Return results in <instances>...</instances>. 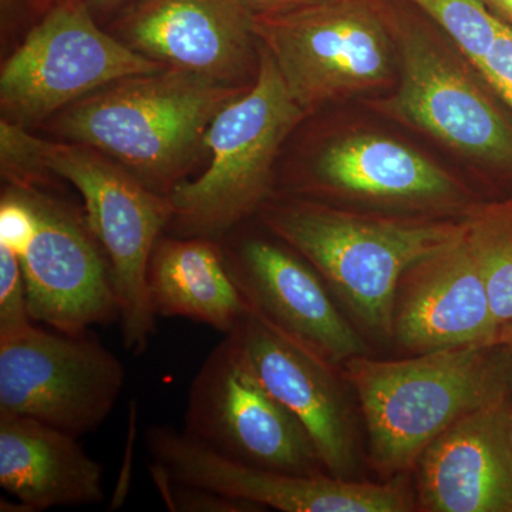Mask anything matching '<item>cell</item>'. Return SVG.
<instances>
[{
  "instance_id": "484cf974",
  "label": "cell",
  "mask_w": 512,
  "mask_h": 512,
  "mask_svg": "<svg viewBox=\"0 0 512 512\" xmlns=\"http://www.w3.org/2000/svg\"><path fill=\"white\" fill-rule=\"evenodd\" d=\"M477 72L495 96L512 110V26L501 20L490 52Z\"/></svg>"
},
{
  "instance_id": "d4e9b609",
  "label": "cell",
  "mask_w": 512,
  "mask_h": 512,
  "mask_svg": "<svg viewBox=\"0 0 512 512\" xmlns=\"http://www.w3.org/2000/svg\"><path fill=\"white\" fill-rule=\"evenodd\" d=\"M32 325L19 256L0 244V336Z\"/></svg>"
},
{
  "instance_id": "6da1fadb",
  "label": "cell",
  "mask_w": 512,
  "mask_h": 512,
  "mask_svg": "<svg viewBox=\"0 0 512 512\" xmlns=\"http://www.w3.org/2000/svg\"><path fill=\"white\" fill-rule=\"evenodd\" d=\"M346 382L365 420L369 456L382 474L416 467L431 441L468 414L512 399V345L484 343L403 360H346Z\"/></svg>"
},
{
  "instance_id": "5bb4252c",
  "label": "cell",
  "mask_w": 512,
  "mask_h": 512,
  "mask_svg": "<svg viewBox=\"0 0 512 512\" xmlns=\"http://www.w3.org/2000/svg\"><path fill=\"white\" fill-rule=\"evenodd\" d=\"M116 36L171 69L244 84L259 53L241 0H143L117 16Z\"/></svg>"
},
{
  "instance_id": "e0dca14e",
  "label": "cell",
  "mask_w": 512,
  "mask_h": 512,
  "mask_svg": "<svg viewBox=\"0 0 512 512\" xmlns=\"http://www.w3.org/2000/svg\"><path fill=\"white\" fill-rule=\"evenodd\" d=\"M416 467L424 511L512 512V399L448 427Z\"/></svg>"
},
{
  "instance_id": "7402d4cb",
  "label": "cell",
  "mask_w": 512,
  "mask_h": 512,
  "mask_svg": "<svg viewBox=\"0 0 512 512\" xmlns=\"http://www.w3.org/2000/svg\"><path fill=\"white\" fill-rule=\"evenodd\" d=\"M430 16L454 47L478 69L490 52L501 19L483 0H409Z\"/></svg>"
},
{
  "instance_id": "ac0fdd59",
  "label": "cell",
  "mask_w": 512,
  "mask_h": 512,
  "mask_svg": "<svg viewBox=\"0 0 512 512\" xmlns=\"http://www.w3.org/2000/svg\"><path fill=\"white\" fill-rule=\"evenodd\" d=\"M320 190L406 210H453L468 194L440 165L414 148L377 134L357 133L326 144L313 160Z\"/></svg>"
},
{
  "instance_id": "4316f807",
  "label": "cell",
  "mask_w": 512,
  "mask_h": 512,
  "mask_svg": "<svg viewBox=\"0 0 512 512\" xmlns=\"http://www.w3.org/2000/svg\"><path fill=\"white\" fill-rule=\"evenodd\" d=\"M252 15H272V13L286 12V10L302 8L319 0H241Z\"/></svg>"
},
{
  "instance_id": "9c48e42d",
  "label": "cell",
  "mask_w": 512,
  "mask_h": 512,
  "mask_svg": "<svg viewBox=\"0 0 512 512\" xmlns=\"http://www.w3.org/2000/svg\"><path fill=\"white\" fill-rule=\"evenodd\" d=\"M126 370L99 339L30 325L0 336V414L29 417L79 439L119 402Z\"/></svg>"
},
{
  "instance_id": "ffe728a7",
  "label": "cell",
  "mask_w": 512,
  "mask_h": 512,
  "mask_svg": "<svg viewBox=\"0 0 512 512\" xmlns=\"http://www.w3.org/2000/svg\"><path fill=\"white\" fill-rule=\"evenodd\" d=\"M147 285L156 316L191 319L225 335L248 311L224 251L212 238L158 239Z\"/></svg>"
},
{
  "instance_id": "44dd1931",
  "label": "cell",
  "mask_w": 512,
  "mask_h": 512,
  "mask_svg": "<svg viewBox=\"0 0 512 512\" xmlns=\"http://www.w3.org/2000/svg\"><path fill=\"white\" fill-rule=\"evenodd\" d=\"M466 220L500 329L512 320V197L477 205L468 210Z\"/></svg>"
},
{
  "instance_id": "f1b7e54d",
  "label": "cell",
  "mask_w": 512,
  "mask_h": 512,
  "mask_svg": "<svg viewBox=\"0 0 512 512\" xmlns=\"http://www.w3.org/2000/svg\"><path fill=\"white\" fill-rule=\"evenodd\" d=\"M483 2L495 16L512 26V0H483Z\"/></svg>"
},
{
  "instance_id": "4dcf8cb0",
  "label": "cell",
  "mask_w": 512,
  "mask_h": 512,
  "mask_svg": "<svg viewBox=\"0 0 512 512\" xmlns=\"http://www.w3.org/2000/svg\"><path fill=\"white\" fill-rule=\"evenodd\" d=\"M29 2L37 12L45 13L56 0H29Z\"/></svg>"
},
{
  "instance_id": "1f68e13d",
  "label": "cell",
  "mask_w": 512,
  "mask_h": 512,
  "mask_svg": "<svg viewBox=\"0 0 512 512\" xmlns=\"http://www.w3.org/2000/svg\"><path fill=\"white\" fill-rule=\"evenodd\" d=\"M16 2H18V0H0V3H2L3 19H5L6 16H9V13L12 12L13 8H15Z\"/></svg>"
},
{
  "instance_id": "52a82bcc",
  "label": "cell",
  "mask_w": 512,
  "mask_h": 512,
  "mask_svg": "<svg viewBox=\"0 0 512 512\" xmlns=\"http://www.w3.org/2000/svg\"><path fill=\"white\" fill-rule=\"evenodd\" d=\"M393 35L399 84L370 107L512 178V123L473 64L394 10Z\"/></svg>"
},
{
  "instance_id": "3957f363",
  "label": "cell",
  "mask_w": 512,
  "mask_h": 512,
  "mask_svg": "<svg viewBox=\"0 0 512 512\" xmlns=\"http://www.w3.org/2000/svg\"><path fill=\"white\" fill-rule=\"evenodd\" d=\"M262 222L319 272L369 332L384 339H393L394 298L402 276L456 244L468 228L466 217L362 214L308 200L264 204Z\"/></svg>"
},
{
  "instance_id": "7a4b0ae2",
  "label": "cell",
  "mask_w": 512,
  "mask_h": 512,
  "mask_svg": "<svg viewBox=\"0 0 512 512\" xmlns=\"http://www.w3.org/2000/svg\"><path fill=\"white\" fill-rule=\"evenodd\" d=\"M249 84L165 67L127 77L60 111L57 136L106 154L158 194L181 183L217 114Z\"/></svg>"
},
{
  "instance_id": "4fadbf2b",
  "label": "cell",
  "mask_w": 512,
  "mask_h": 512,
  "mask_svg": "<svg viewBox=\"0 0 512 512\" xmlns=\"http://www.w3.org/2000/svg\"><path fill=\"white\" fill-rule=\"evenodd\" d=\"M222 251L249 308L279 329L333 365L369 353L359 330L333 301L325 279L295 249L251 237Z\"/></svg>"
},
{
  "instance_id": "7c38bea8",
  "label": "cell",
  "mask_w": 512,
  "mask_h": 512,
  "mask_svg": "<svg viewBox=\"0 0 512 512\" xmlns=\"http://www.w3.org/2000/svg\"><path fill=\"white\" fill-rule=\"evenodd\" d=\"M231 333L259 382L301 421L326 473L349 480L356 467L355 436L335 365L249 306Z\"/></svg>"
},
{
  "instance_id": "5b68a950",
  "label": "cell",
  "mask_w": 512,
  "mask_h": 512,
  "mask_svg": "<svg viewBox=\"0 0 512 512\" xmlns=\"http://www.w3.org/2000/svg\"><path fill=\"white\" fill-rule=\"evenodd\" d=\"M295 103L312 114L330 101L389 86L399 72L393 9L383 0H319L254 16Z\"/></svg>"
},
{
  "instance_id": "30bf717a",
  "label": "cell",
  "mask_w": 512,
  "mask_h": 512,
  "mask_svg": "<svg viewBox=\"0 0 512 512\" xmlns=\"http://www.w3.org/2000/svg\"><path fill=\"white\" fill-rule=\"evenodd\" d=\"M184 433L249 466L296 474L325 471L301 421L259 382L232 333L192 380Z\"/></svg>"
},
{
  "instance_id": "8992f818",
  "label": "cell",
  "mask_w": 512,
  "mask_h": 512,
  "mask_svg": "<svg viewBox=\"0 0 512 512\" xmlns=\"http://www.w3.org/2000/svg\"><path fill=\"white\" fill-rule=\"evenodd\" d=\"M40 151L47 173L82 195L89 227L113 272L124 348L143 355L156 335L157 318L148 295V264L161 232L173 220L170 198L84 144L43 140Z\"/></svg>"
},
{
  "instance_id": "8fae6325",
  "label": "cell",
  "mask_w": 512,
  "mask_h": 512,
  "mask_svg": "<svg viewBox=\"0 0 512 512\" xmlns=\"http://www.w3.org/2000/svg\"><path fill=\"white\" fill-rule=\"evenodd\" d=\"M15 188L35 217L32 237L18 254L30 318L67 335L120 320L110 262L86 214L39 187Z\"/></svg>"
},
{
  "instance_id": "f546056e",
  "label": "cell",
  "mask_w": 512,
  "mask_h": 512,
  "mask_svg": "<svg viewBox=\"0 0 512 512\" xmlns=\"http://www.w3.org/2000/svg\"><path fill=\"white\" fill-rule=\"evenodd\" d=\"M494 343H507V345H512V320L500 326L497 336H495Z\"/></svg>"
},
{
  "instance_id": "9a60e30c",
  "label": "cell",
  "mask_w": 512,
  "mask_h": 512,
  "mask_svg": "<svg viewBox=\"0 0 512 512\" xmlns=\"http://www.w3.org/2000/svg\"><path fill=\"white\" fill-rule=\"evenodd\" d=\"M497 332L468 228L460 241L417 262L400 279L394 298L393 339L403 349L420 355L484 345L494 343Z\"/></svg>"
},
{
  "instance_id": "d6986e66",
  "label": "cell",
  "mask_w": 512,
  "mask_h": 512,
  "mask_svg": "<svg viewBox=\"0 0 512 512\" xmlns=\"http://www.w3.org/2000/svg\"><path fill=\"white\" fill-rule=\"evenodd\" d=\"M0 487L16 511L103 503V467L77 437L29 417L0 414Z\"/></svg>"
},
{
  "instance_id": "cb8c5ba5",
  "label": "cell",
  "mask_w": 512,
  "mask_h": 512,
  "mask_svg": "<svg viewBox=\"0 0 512 512\" xmlns=\"http://www.w3.org/2000/svg\"><path fill=\"white\" fill-rule=\"evenodd\" d=\"M150 476L156 484L158 493L163 498L165 507L174 512H248L261 511L249 501L238 500L229 495L217 493L208 488L195 487L175 481L163 467L151 461L148 466Z\"/></svg>"
},
{
  "instance_id": "603a6c76",
  "label": "cell",
  "mask_w": 512,
  "mask_h": 512,
  "mask_svg": "<svg viewBox=\"0 0 512 512\" xmlns=\"http://www.w3.org/2000/svg\"><path fill=\"white\" fill-rule=\"evenodd\" d=\"M43 138L33 136L23 124L0 120V170L13 187H40L49 177L42 164Z\"/></svg>"
},
{
  "instance_id": "277c9868",
  "label": "cell",
  "mask_w": 512,
  "mask_h": 512,
  "mask_svg": "<svg viewBox=\"0 0 512 512\" xmlns=\"http://www.w3.org/2000/svg\"><path fill=\"white\" fill-rule=\"evenodd\" d=\"M258 53L254 82L208 128L207 170L168 194L174 211L170 225L184 237H224L261 210L282 144L309 116L292 99L274 59L259 42Z\"/></svg>"
},
{
  "instance_id": "ba28073f",
  "label": "cell",
  "mask_w": 512,
  "mask_h": 512,
  "mask_svg": "<svg viewBox=\"0 0 512 512\" xmlns=\"http://www.w3.org/2000/svg\"><path fill=\"white\" fill-rule=\"evenodd\" d=\"M163 63L109 35L83 0H56L2 64L0 107L15 123H40L127 77Z\"/></svg>"
},
{
  "instance_id": "83f0119b",
  "label": "cell",
  "mask_w": 512,
  "mask_h": 512,
  "mask_svg": "<svg viewBox=\"0 0 512 512\" xmlns=\"http://www.w3.org/2000/svg\"><path fill=\"white\" fill-rule=\"evenodd\" d=\"M83 2L97 18V16L113 15V13L121 15V13L133 8L143 0H83Z\"/></svg>"
},
{
  "instance_id": "2e32d148",
  "label": "cell",
  "mask_w": 512,
  "mask_h": 512,
  "mask_svg": "<svg viewBox=\"0 0 512 512\" xmlns=\"http://www.w3.org/2000/svg\"><path fill=\"white\" fill-rule=\"evenodd\" d=\"M181 483L208 488L282 512H410L412 494L399 480L357 483L328 473L296 474L238 463L195 440H185L173 456Z\"/></svg>"
}]
</instances>
